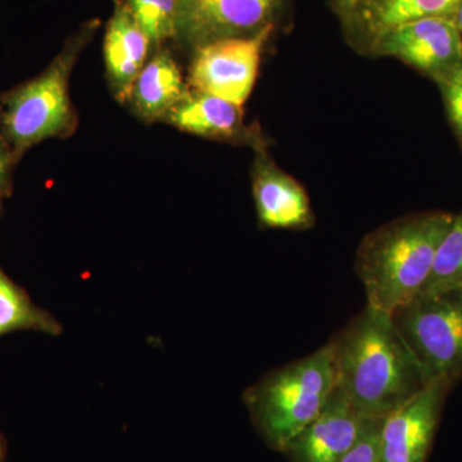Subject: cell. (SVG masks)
<instances>
[{
  "label": "cell",
  "instance_id": "24",
  "mask_svg": "<svg viewBox=\"0 0 462 462\" xmlns=\"http://www.w3.org/2000/svg\"><path fill=\"white\" fill-rule=\"evenodd\" d=\"M275 2L284 3V5H285V3H287V0H275Z\"/></svg>",
  "mask_w": 462,
  "mask_h": 462
},
{
  "label": "cell",
  "instance_id": "9",
  "mask_svg": "<svg viewBox=\"0 0 462 462\" xmlns=\"http://www.w3.org/2000/svg\"><path fill=\"white\" fill-rule=\"evenodd\" d=\"M370 420L336 384L320 413L289 442L282 455L291 462H339Z\"/></svg>",
  "mask_w": 462,
  "mask_h": 462
},
{
  "label": "cell",
  "instance_id": "7",
  "mask_svg": "<svg viewBox=\"0 0 462 462\" xmlns=\"http://www.w3.org/2000/svg\"><path fill=\"white\" fill-rule=\"evenodd\" d=\"M370 51L397 58L437 83L462 66V33L454 18H420L389 30Z\"/></svg>",
  "mask_w": 462,
  "mask_h": 462
},
{
  "label": "cell",
  "instance_id": "2",
  "mask_svg": "<svg viewBox=\"0 0 462 462\" xmlns=\"http://www.w3.org/2000/svg\"><path fill=\"white\" fill-rule=\"evenodd\" d=\"M454 216L446 211L407 215L365 236L356 254V273L366 291V306L392 315L420 293Z\"/></svg>",
  "mask_w": 462,
  "mask_h": 462
},
{
  "label": "cell",
  "instance_id": "22",
  "mask_svg": "<svg viewBox=\"0 0 462 462\" xmlns=\"http://www.w3.org/2000/svg\"><path fill=\"white\" fill-rule=\"evenodd\" d=\"M7 440L0 433V462H7Z\"/></svg>",
  "mask_w": 462,
  "mask_h": 462
},
{
  "label": "cell",
  "instance_id": "5",
  "mask_svg": "<svg viewBox=\"0 0 462 462\" xmlns=\"http://www.w3.org/2000/svg\"><path fill=\"white\" fill-rule=\"evenodd\" d=\"M392 316L428 383L462 379V288L420 291Z\"/></svg>",
  "mask_w": 462,
  "mask_h": 462
},
{
  "label": "cell",
  "instance_id": "10",
  "mask_svg": "<svg viewBox=\"0 0 462 462\" xmlns=\"http://www.w3.org/2000/svg\"><path fill=\"white\" fill-rule=\"evenodd\" d=\"M254 170V199L260 224L270 229L306 230L315 223L307 191L257 148Z\"/></svg>",
  "mask_w": 462,
  "mask_h": 462
},
{
  "label": "cell",
  "instance_id": "16",
  "mask_svg": "<svg viewBox=\"0 0 462 462\" xmlns=\"http://www.w3.org/2000/svg\"><path fill=\"white\" fill-rule=\"evenodd\" d=\"M455 287L462 288V211L454 216L440 242L433 269L421 291Z\"/></svg>",
  "mask_w": 462,
  "mask_h": 462
},
{
  "label": "cell",
  "instance_id": "18",
  "mask_svg": "<svg viewBox=\"0 0 462 462\" xmlns=\"http://www.w3.org/2000/svg\"><path fill=\"white\" fill-rule=\"evenodd\" d=\"M447 117L462 145V66L438 80Z\"/></svg>",
  "mask_w": 462,
  "mask_h": 462
},
{
  "label": "cell",
  "instance_id": "14",
  "mask_svg": "<svg viewBox=\"0 0 462 462\" xmlns=\"http://www.w3.org/2000/svg\"><path fill=\"white\" fill-rule=\"evenodd\" d=\"M188 90L180 67L169 51L161 50L143 67L129 100L136 114L152 123L165 120Z\"/></svg>",
  "mask_w": 462,
  "mask_h": 462
},
{
  "label": "cell",
  "instance_id": "8",
  "mask_svg": "<svg viewBox=\"0 0 462 462\" xmlns=\"http://www.w3.org/2000/svg\"><path fill=\"white\" fill-rule=\"evenodd\" d=\"M451 389L440 380L431 382L384 419L380 431V462L427 461Z\"/></svg>",
  "mask_w": 462,
  "mask_h": 462
},
{
  "label": "cell",
  "instance_id": "26",
  "mask_svg": "<svg viewBox=\"0 0 462 462\" xmlns=\"http://www.w3.org/2000/svg\"><path fill=\"white\" fill-rule=\"evenodd\" d=\"M114 2H115V5H117V3H120L121 0H114Z\"/></svg>",
  "mask_w": 462,
  "mask_h": 462
},
{
  "label": "cell",
  "instance_id": "12",
  "mask_svg": "<svg viewBox=\"0 0 462 462\" xmlns=\"http://www.w3.org/2000/svg\"><path fill=\"white\" fill-rule=\"evenodd\" d=\"M152 42L139 25L126 2L115 5L105 36V60L116 98L129 102L136 78L147 63Z\"/></svg>",
  "mask_w": 462,
  "mask_h": 462
},
{
  "label": "cell",
  "instance_id": "23",
  "mask_svg": "<svg viewBox=\"0 0 462 462\" xmlns=\"http://www.w3.org/2000/svg\"><path fill=\"white\" fill-rule=\"evenodd\" d=\"M456 25H457L458 30L462 33V0L458 2L457 9H456V14L454 17Z\"/></svg>",
  "mask_w": 462,
  "mask_h": 462
},
{
  "label": "cell",
  "instance_id": "11",
  "mask_svg": "<svg viewBox=\"0 0 462 462\" xmlns=\"http://www.w3.org/2000/svg\"><path fill=\"white\" fill-rule=\"evenodd\" d=\"M165 120L181 132L203 138L249 143L254 149L263 147L260 134L245 126L242 106L209 94L188 90Z\"/></svg>",
  "mask_w": 462,
  "mask_h": 462
},
{
  "label": "cell",
  "instance_id": "21",
  "mask_svg": "<svg viewBox=\"0 0 462 462\" xmlns=\"http://www.w3.org/2000/svg\"><path fill=\"white\" fill-rule=\"evenodd\" d=\"M333 2L339 16L342 17L343 21H346L349 14H351V12L354 11L357 0H333Z\"/></svg>",
  "mask_w": 462,
  "mask_h": 462
},
{
  "label": "cell",
  "instance_id": "25",
  "mask_svg": "<svg viewBox=\"0 0 462 462\" xmlns=\"http://www.w3.org/2000/svg\"><path fill=\"white\" fill-rule=\"evenodd\" d=\"M2 200L3 199H0V214H2Z\"/></svg>",
  "mask_w": 462,
  "mask_h": 462
},
{
  "label": "cell",
  "instance_id": "15",
  "mask_svg": "<svg viewBox=\"0 0 462 462\" xmlns=\"http://www.w3.org/2000/svg\"><path fill=\"white\" fill-rule=\"evenodd\" d=\"M16 331H36L58 337L63 327L47 310L33 303L29 293L0 266V337Z\"/></svg>",
  "mask_w": 462,
  "mask_h": 462
},
{
  "label": "cell",
  "instance_id": "19",
  "mask_svg": "<svg viewBox=\"0 0 462 462\" xmlns=\"http://www.w3.org/2000/svg\"><path fill=\"white\" fill-rule=\"evenodd\" d=\"M384 419H373L363 436L339 462H380V431Z\"/></svg>",
  "mask_w": 462,
  "mask_h": 462
},
{
  "label": "cell",
  "instance_id": "1",
  "mask_svg": "<svg viewBox=\"0 0 462 462\" xmlns=\"http://www.w3.org/2000/svg\"><path fill=\"white\" fill-rule=\"evenodd\" d=\"M337 387L367 419H385L427 387L392 316L366 306L330 340Z\"/></svg>",
  "mask_w": 462,
  "mask_h": 462
},
{
  "label": "cell",
  "instance_id": "4",
  "mask_svg": "<svg viewBox=\"0 0 462 462\" xmlns=\"http://www.w3.org/2000/svg\"><path fill=\"white\" fill-rule=\"evenodd\" d=\"M98 26V20L85 23L41 75L3 94L0 134L17 162L45 139L74 133L78 120L69 96V75Z\"/></svg>",
  "mask_w": 462,
  "mask_h": 462
},
{
  "label": "cell",
  "instance_id": "17",
  "mask_svg": "<svg viewBox=\"0 0 462 462\" xmlns=\"http://www.w3.org/2000/svg\"><path fill=\"white\" fill-rule=\"evenodd\" d=\"M139 25L151 39L152 44L161 45L176 39L178 0H125Z\"/></svg>",
  "mask_w": 462,
  "mask_h": 462
},
{
  "label": "cell",
  "instance_id": "13",
  "mask_svg": "<svg viewBox=\"0 0 462 462\" xmlns=\"http://www.w3.org/2000/svg\"><path fill=\"white\" fill-rule=\"evenodd\" d=\"M460 0H357L345 21L352 38L367 50L389 30L427 17L454 18Z\"/></svg>",
  "mask_w": 462,
  "mask_h": 462
},
{
  "label": "cell",
  "instance_id": "3",
  "mask_svg": "<svg viewBox=\"0 0 462 462\" xmlns=\"http://www.w3.org/2000/svg\"><path fill=\"white\" fill-rule=\"evenodd\" d=\"M330 343L314 354L273 370L243 394L258 436L273 451H284L327 403L336 387Z\"/></svg>",
  "mask_w": 462,
  "mask_h": 462
},
{
  "label": "cell",
  "instance_id": "6",
  "mask_svg": "<svg viewBox=\"0 0 462 462\" xmlns=\"http://www.w3.org/2000/svg\"><path fill=\"white\" fill-rule=\"evenodd\" d=\"M275 27H267L247 38L226 39L196 50L188 88L243 107L256 84L264 45Z\"/></svg>",
  "mask_w": 462,
  "mask_h": 462
},
{
  "label": "cell",
  "instance_id": "20",
  "mask_svg": "<svg viewBox=\"0 0 462 462\" xmlns=\"http://www.w3.org/2000/svg\"><path fill=\"white\" fill-rule=\"evenodd\" d=\"M17 165L16 158L12 153L7 142L0 134V199L11 196L12 193V172Z\"/></svg>",
  "mask_w": 462,
  "mask_h": 462
}]
</instances>
